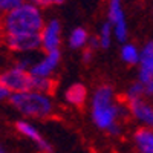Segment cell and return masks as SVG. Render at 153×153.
Returning a JSON list of instances; mask_svg holds the SVG:
<instances>
[{"label":"cell","instance_id":"13","mask_svg":"<svg viewBox=\"0 0 153 153\" xmlns=\"http://www.w3.org/2000/svg\"><path fill=\"white\" fill-rule=\"evenodd\" d=\"M133 143L139 153H153V129H138L133 133Z\"/></svg>","mask_w":153,"mask_h":153},{"label":"cell","instance_id":"20","mask_svg":"<svg viewBox=\"0 0 153 153\" xmlns=\"http://www.w3.org/2000/svg\"><path fill=\"white\" fill-rule=\"evenodd\" d=\"M23 3H25V0H0V9L6 14V12L22 6Z\"/></svg>","mask_w":153,"mask_h":153},{"label":"cell","instance_id":"8","mask_svg":"<svg viewBox=\"0 0 153 153\" xmlns=\"http://www.w3.org/2000/svg\"><path fill=\"white\" fill-rule=\"evenodd\" d=\"M61 61V52L60 49L51 51V52H45L42 58H38L35 61V65L31 68V74L34 76H40V78H51L54 75V72L58 69Z\"/></svg>","mask_w":153,"mask_h":153},{"label":"cell","instance_id":"24","mask_svg":"<svg viewBox=\"0 0 153 153\" xmlns=\"http://www.w3.org/2000/svg\"><path fill=\"white\" fill-rule=\"evenodd\" d=\"M87 48H89V49H92V51H95V49L101 48V46H100V38H98V35H94V37H91V40H89V45H87Z\"/></svg>","mask_w":153,"mask_h":153},{"label":"cell","instance_id":"6","mask_svg":"<svg viewBox=\"0 0 153 153\" xmlns=\"http://www.w3.org/2000/svg\"><path fill=\"white\" fill-rule=\"evenodd\" d=\"M107 22L113 28L115 40H118L123 45L127 43V40H129V26H127L126 12L123 8V0H109Z\"/></svg>","mask_w":153,"mask_h":153},{"label":"cell","instance_id":"16","mask_svg":"<svg viewBox=\"0 0 153 153\" xmlns=\"http://www.w3.org/2000/svg\"><path fill=\"white\" fill-rule=\"evenodd\" d=\"M98 38H100V46L101 49H107L110 48L112 45V40L115 38V34H113V28L109 22H104L100 28V32H98Z\"/></svg>","mask_w":153,"mask_h":153},{"label":"cell","instance_id":"10","mask_svg":"<svg viewBox=\"0 0 153 153\" xmlns=\"http://www.w3.org/2000/svg\"><path fill=\"white\" fill-rule=\"evenodd\" d=\"M42 35V49L45 52L60 49L61 45V25L57 19H51L46 22L45 28L40 32Z\"/></svg>","mask_w":153,"mask_h":153},{"label":"cell","instance_id":"19","mask_svg":"<svg viewBox=\"0 0 153 153\" xmlns=\"http://www.w3.org/2000/svg\"><path fill=\"white\" fill-rule=\"evenodd\" d=\"M35 61H37V60H35L34 57H31V55H22V57L17 58V61H16L14 66H17V68L23 69V71H31V68L35 65Z\"/></svg>","mask_w":153,"mask_h":153},{"label":"cell","instance_id":"5","mask_svg":"<svg viewBox=\"0 0 153 153\" xmlns=\"http://www.w3.org/2000/svg\"><path fill=\"white\" fill-rule=\"evenodd\" d=\"M5 45L9 51L16 54H32L42 49V35L40 32H26V34H5Z\"/></svg>","mask_w":153,"mask_h":153},{"label":"cell","instance_id":"14","mask_svg":"<svg viewBox=\"0 0 153 153\" xmlns=\"http://www.w3.org/2000/svg\"><path fill=\"white\" fill-rule=\"evenodd\" d=\"M89 40H91V35H89L87 29L83 28V26H78V28H74L68 37V45L71 49H86L87 45H89Z\"/></svg>","mask_w":153,"mask_h":153},{"label":"cell","instance_id":"17","mask_svg":"<svg viewBox=\"0 0 153 153\" xmlns=\"http://www.w3.org/2000/svg\"><path fill=\"white\" fill-rule=\"evenodd\" d=\"M147 97V91H146V86L136 80L133 81L129 89H127V92H126V100L127 101H133V100H139V98H146Z\"/></svg>","mask_w":153,"mask_h":153},{"label":"cell","instance_id":"21","mask_svg":"<svg viewBox=\"0 0 153 153\" xmlns=\"http://www.w3.org/2000/svg\"><path fill=\"white\" fill-rule=\"evenodd\" d=\"M28 2H32V3L38 5L40 8H48V6H58L65 0H28Z\"/></svg>","mask_w":153,"mask_h":153},{"label":"cell","instance_id":"9","mask_svg":"<svg viewBox=\"0 0 153 153\" xmlns=\"http://www.w3.org/2000/svg\"><path fill=\"white\" fill-rule=\"evenodd\" d=\"M130 110V117L146 129H153V103L147 98H139L133 101H127Z\"/></svg>","mask_w":153,"mask_h":153},{"label":"cell","instance_id":"23","mask_svg":"<svg viewBox=\"0 0 153 153\" xmlns=\"http://www.w3.org/2000/svg\"><path fill=\"white\" fill-rule=\"evenodd\" d=\"M12 97V92L9 91V89L6 87V86H2V84H0V100H9Z\"/></svg>","mask_w":153,"mask_h":153},{"label":"cell","instance_id":"22","mask_svg":"<svg viewBox=\"0 0 153 153\" xmlns=\"http://www.w3.org/2000/svg\"><path fill=\"white\" fill-rule=\"evenodd\" d=\"M92 58H94V51L89 49V48H86V49L83 51V57H81L83 63H84V65H89V63L92 61Z\"/></svg>","mask_w":153,"mask_h":153},{"label":"cell","instance_id":"26","mask_svg":"<svg viewBox=\"0 0 153 153\" xmlns=\"http://www.w3.org/2000/svg\"><path fill=\"white\" fill-rule=\"evenodd\" d=\"M152 103H153V97H152Z\"/></svg>","mask_w":153,"mask_h":153},{"label":"cell","instance_id":"7","mask_svg":"<svg viewBox=\"0 0 153 153\" xmlns=\"http://www.w3.org/2000/svg\"><path fill=\"white\" fill-rule=\"evenodd\" d=\"M138 80L146 86L147 97H153V40L141 49V61L138 68Z\"/></svg>","mask_w":153,"mask_h":153},{"label":"cell","instance_id":"15","mask_svg":"<svg viewBox=\"0 0 153 153\" xmlns=\"http://www.w3.org/2000/svg\"><path fill=\"white\" fill-rule=\"evenodd\" d=\"M121 60L129 66H139L141 61V49L133 43H124L121 46Z\"/></svg>","mask_w":153,"mask_h":153},{"label":"cell","instance_id":"4","mask_svg":"<svg viewBox=\"0 0 153 153\" xmlns=\"http://www.w3.org/2000/svg\"><path fill=\"white\" fill-rule=\"evenodd\" d=\"M0 84L6 86L12 94L29 92V91H34L35 76L29 71H23L17 66H12L2 72V75H0Z\"/></svg>","mask_w":153,"mask_h":153},{"label":"cell","instance_id":"2","mask_svg":"<svg viewBox=\"0 0 153 153\" xmlns=\"http://www.w3.org/2000/svg\"><path fill=\"white\" fill-rule=\"evenodd\" d=\"M45 25L46 23L40 6L32 2H25L22 6L6 12L3 17L5 34L42 32Z\"/></svg>","mask_w":153,"mask_h":153},{"label":"cell","instance_id":"1","mask_svg":"<svg viewBox=\"0 0 153 153\" xmlns=\"http://www.w3.org/2000/svg\"><path fill=\"white\" fill-rule=\"evenodd\" d=\"M129 115V106L117 103L112 86L103 84L95 89L91 98V117L92 123L100 130L107 132L112 136H118L121 133L120 121Z\"/></svg>","mask_w":153,"mask_h":153},{"label":"cell","instance_id":"18","mask_svg":"<svg viewBox=\"0 0 153 153\" xmlns=\"http://www.w3.org/2000/svg\"><path fill=\"white\" fill-rule=\"evenodd\" d=\"M54 89V83L51 78H40L35 76V84H34V91L35 92H42V94H49Z\"/></svg>","mask_w":153,"mask_h":153},{"label":"cell","instance_id":"3","mask_svg":"<svg viewBox=\"0 0 153 153\" xmlns=\"http://www.w3.org/2000/svg\"><path fill=\"white\" fill-rule=\"evenodd\" d=\"M8 103L20 115L34 120L49 118L54 112V103L51 97L48 94L35 92V91L12 94V97L8 100Z\"/></svg>","mask_w":153,"mask_h":153},{"label":"cell","instance_id":"25","mask_svg":"<svg viewBox=\"0 0 153 153\" xmlns=\"http://www.w3.org/2000/svg\"><path fill=\"white\" fill-rule=\"evenodd\" d=\"M0 153H6V152H5V150H3V149H2V150H0Z\"/></svg>","mask_w":153,"mask_h":153},{"label":"cell","instance_id":"11","mask_svg":"<svg viewBox=\"0 0 153 153\" xmlns=\"http://www.w3.org/2000/svg\"><path fill=\"white\" fill-rule=\"evenodd\" d=\"M16 129L20 135H23L25 138H28L31 143H34L37 146V149L43 152V153H52V146H51L46 139L42 136V133L38 132V129L29 121L26 120H19L16 123Z\"/></svg>","mask_w":153,"mask_h":153},{"label":"cell","instance_id":"12","mask_svg":"<svg viewBox=\"0 0 153 153\" xmlns=\"http://www.w3.org/2000/svg\"><path fill=\"white\" fill-rule=\"evenodd\" d=\"M65 100L68 104L74 107H81L87 100V87L81 83H75L69 86L65 92Z\"/></svg>","mask_w":153,"mask_h":153}]
</instances>
